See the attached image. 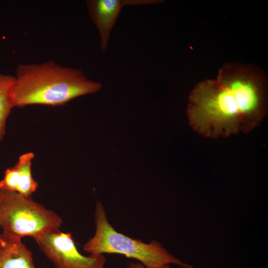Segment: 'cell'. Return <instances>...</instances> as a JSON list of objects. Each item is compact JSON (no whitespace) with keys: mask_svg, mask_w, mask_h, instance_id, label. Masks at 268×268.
I'll list each match as a JSON object with an SVG mask.
<instances>
[{"mask_svg":"<svg viewBox=\"0 0 268 268\" xmlns=\"http://www.w3.org/2000/svg\"><path fill=\"white\" fill-rule=\"evenodd\" d=\"M0 226L3 232L22 238H33L59 229L63 220L53 210L33 201L31 197L0 189Z\"/></svg>","mask_w":268,"mask_h":268,"instance_id":"obj_4","label":"cell"},{"mask_svg":"<svg viewBox=\"0 0 268 268\" xmlns=\"http://www.w3.org/2000/svg\"><path fill=\"white\" fill-rule=\"evenodd\" d=\"M127 268H146L140 263H130Z\"/></svg>","mask_w":268,"mask_h":268,"instance_id":"obj_10","label":"cell"},{"mask_svg":"<svg viewBox=\"0 0 268 268\" xmlns=\"http://www.w3.org/2000/svg\"><path fill=\"white\" fill-rule=\"evenodd\" d=\"M34 153L29 152L21 154L14 167L18 170V185L16 193L22 195L31 197L38 187V183L32 176V161Z\"/></svg>","mask_w":268,"mask_h":268,"instance_id":"obj_9","label":"cell"},{"mask_svg":"<svg viewBox=\"0 0 268 268\" xmlns=\"http://www.w3.org/2000/svg\"><path fill=\"white\" fill-rule=\"evenodd\" d=\"M14 96L16 106H60L79 96L99 91L102 84L83 71L52 61L21 64L16 70Z\"/></svg>","mask_w":268,"mask_h":268,"instance_id":"obj_2","label":"cell"},{"mask_svg":"<svg viewBox=\"0 0 268 268\" xmlns=\"http://www.w3.org/2000/svg\"><path fill=\"white\" fill-rule=\"evenodd\" d=\"M268 110V78L259 67L229 62L214 79L199 82L187 107L189 123L208 138L247 134L257 127Z\"/></svg>","mask_w":268,"mask_h":268,"instance_id":"obj_1","label":"cell"},{"mask_svg":"<svg viewBox=\"0 0 268 268\" xmlns=\"http://www.w3.org/2000/svg\"><path fill=\"white\" fill-rule=\"evenodd\" d=\"M15 77L0 73V142L5 134L7 119L16 107L14 96Z\"/></svg>","mask_w":268,"mask_h":268,"instance_id":"obj_8","label":"cell"},{"mask_svg":"<svg viewBox=\"0 0 268 268\" xmlns=\"http://www.w3.org/2000/svg\"><path fill=\"white\" fill-rule=\"evenodd\" d=\"M33 238L56 268H104L106 262L103 254L85 256L80 254L69 232L57 229Z\"/></svg>","mask_w":268,"mask_h":268,"instance_id":"obj_5","label":"cell"},{"mask_svg":"<svg viewBox=\"0 0 268 268\" xmlns=\"http://www.w3.org/2000/svg\"><path fill=\"white\" fill-rule=\"evenodd\" d=\"M159 0H89L86 1L90 18L100 36V47L105 50L113 27L122 9L126 5L151 4Z\"/></svg>","mask_w":268,"mask_h":268,"instance_id":"obj_6","label":"cell"},{"mask_svg":"<svg viewBox=\"0 0 268 268\" xmlns=\"http://www.w3.org/2000/svg\"><path fill=\"white\" fill-rule=\"evenodd\" d=\"M94 220L95 234L83 246L84 251L90 254L123 255L137 260L146 268H161L170 264L183 268H193L174 257L157 241L145 243L117 232L108 221L102 203L97 200Z\"/></svg>","mask_w":268,"mask_h":268,"instance_id":"obj_3","label":"cell"},{"mask_svg":"<svg viewBox=\"0 0 268 268\" xmlns=\"http://www.w3.org/2000/svg\"><path fill=\"white\" fill-rule=\"evenodd\" d=\"M162 268H171L169 265H166L164 267H163Z\"/></svg>","mask_w":268,"mask_h":268,"instance_id":"obj_11","label":"cell"},{"mask_svg":"<svg viewBox=\"0 0 268 268\" xmlns=\"http://www.w3.org/2000/svg\"><path fill=\"white\" fill-rule=\"evenodd\" d=\"M0 268H35L32 253L21 238L0 234Z\"/></svg>","mask_w":268,"mask_h":268,"instance_id":"obj_7","label":"cell"},{"mask_svg":"<svg viewBox=\"0 0 268 268\" xmlns=\"http://www.w3.org/2000/svg\"></svg>","mask_w":268,"mask_h":268,"instance_id":"obj_12","label":"cell"}]
</instances>
